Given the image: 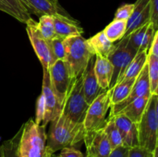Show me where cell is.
I'll use <instances>...</instances> for the list:
<instances>
[{
	"label": "cell",
	"mask_w": 158,
	"mask_h": 157,
	"mask_svg": "<svg viewBox=\"0 0 158 157\" xmlns=\"http://www.w3.org/2000/svg\"><path fill=\"white\" fill-rule=\"evenodd\" d=\"M84 133L83 124H75L60 113L50 121V127L46 133V152L52 155L63 148L73 147L83 141Z\"/></svg>",
	"instance_id": "6da1fadb"
},
{
	"label": "cell",
	"mask_w": 158,
	"mask_h": 157,
	"mask_svg": "<svg viewBox=\"0 0 158 157\" xmlns=\"http://www.w3.org/2000/svg\"><path fill=\"white\" fill-rule=\"evenodd\" d=\"M64 58L72 79L81 75L89 64L91 58L95 55L87 39L82 35H73L63 40Z\"/></svg>",
	"instance_id": "7a4b0ae2"
},
{
	"label": "cell",
	"mask_w": 158,
	"mask_h": 157,
	"mask_svg": "<svg viewBox=\"0 0 158 157\" xmlns=\"http://www.w3.org/2000/svg\"><path fill=\"white\" fill-rule=\"evenodd\" d=\"M46 152V126L37 125L30 118L22 126L19 157H50Z\"/></svg>",
	"instance_id": "3957f363"
},
{
	"label": "cell",
	"mask_w": 158,
	"mask_h": 157,
	"mask_svg": "<svg viewBox=\"0 0 158 157\" xmlns=\"http://www.w3.org/2000/svg\"><path fill=\"white\" fill-rule=\"evenodd\" d=\"M137 126L139 146L153 152L158 146V95H151Z\"/></svg>",
	"instance_id": "277c9868"
},
{
	"label": "cell",
	"mask_w": 158,
	"mask_h": 157,
	"mask_svg": "<svg viewBox=\"0 0 158 157\" xmlns=\"http://www.w3.org/2000/svg\"><path fill=\"white\" fill-rule=\"evenodd\" d=\"M89 105L83 91V73L73 79L60 113L75 124H83Z\"/></svg>",
	"instance_id": "5b68a950"
},
{
	"label": "cell",
	"mask_w": 158,
	"mask_h": 157,
	"mask_svg": "<svg viewBox=\"0 0 158 157\" xmlns=\"http://www.w3.org/2000/svg\"><path fill=\"white\" fill-rule=\"evenodd\" d=\"M110 106V92L106 89L89 105L83 122L85 131L102 129L106 121V115Z\"/></svg>",
	"instance_id": "8992f818"
},
{
	"label": "cell",
	"mask_w": 158,
	"mask_h": 157,
	"mask_svg": "<svg viewBox=\"0 0 158 157\" xmlns=\"http://www.w3.org/2000/svg\"><path fill=\"white\" fill-rule=\"evenodd\" d=\"M26 32L30 42L32 44L35 53L40 59L43 69H49L52 65L55 63L56 58L51 50L49 40L46 39L37 28V22L29 18L26 23Z\"/></svg>",
	"instance_id": "52a82bcc"
},
{
	"label": "cell",
	"mask_w": 158,
	"mask_h": 157,
	"mask_svg": "<svg viewBox=\"0 0 158 157\" xmlns=\"http://www.w3.org/2000/svg\"><path fill=\"white\" fill-rule=\"evenodd\" d=\"M49 78L52 89L59 103L63 106L73 79L69 75L66 63L63 59H58L49 67Z\"/></svg>",
	"instance_id": "ba28073f"
},
{
	"label": "cell",
	"mask_w": 158,
	"mask_h": 157,
	"mask_svg": "<svg viewBox=\"0 0 158 157\" xmlns=\"http://www.w3.org/2000/svg\"><path fill=\"white\" fill-rule=\"evenodd\" d=\"M119 41L120 42L114 44V49L107 57L113 66V75L109 89H112L117 84V80L136 55L127 49L124 38H121Z\"/></svg>",
	"instance_id": "9c48e42d"
},
{
	"label": "cell",
	"mask_w": 158,
	"mask_h": 157,
	"mask_svg": "<svg viewBox=\"0 0 158 157\" xmlns=\"http://www.w3.org/2000/svg\"><path fill=\"white\" fill-rule=\"evenodd\" d=\"M83 141L86 148V157H107L112 152L103 128L97 130L85 131Z\"/></svg>",
	"instance_id": "30bf717a"
},
{
	"label": "cell",
	"mask_w": 158,
	"mask_h": 157,
	"mask_svg": "<svg viewBox=\"0 0 158 157\" xmlns=\"http://www.w3.org/2000/svg\"><path fill=\"white\" fill-rule=\"evenodd\" d=\"M43 85L42 92L45 102V116L42 126L46 125L58 116L62 110V105L59 103L52 89L49 78V69L43 68Z\"/></svg>",
	"instance_id": "8fae6325"
},
{
	"label": "cell",
	"mask_w": 158,
	"mask_h": 157,
	"mask_svg": "<svg viewBox=\"0 0 158 157\" xmlns=\"http://www.w3.org/2000/svg\"><path fill=\"white\" fill-rule=\"evenodd\" d=\"M146 95H151L149 78H148V64L145 65L144 67L143 68L142 71L138 75V76L137 77L134 86H133L128 96L123 101L120 102L118 104L110 106V112L109 117L113 116V115L120 112L125 106H127L129 103L135 100L136 99L146 96Z\"/></svg>",
	"instance_id": "7c38bea8"
},
{
	"label": "cell",
	"mask_w": 158,
	"mask_h": 157,
	"mask_svg": "<svg viewBox=\"0 0 158 157\" xmlns=\"http://www.w3.org/2000/svg\"><path fill=\"white\" fill-rule=\"evenodd\" d=\"M109 118L113 119L118 129L123 146L128 149L139 146L138 132L136 123H133L131 119L121 113H117Z\"/></svg>",
	"instance_id": "4fadbf2b"
},
{
	"label": "cell",
	"mask_w": 158,
	"mask_h": 157,
	"mask_svg": "<svg viewBox=\"0 0 158 157\" xmlns=\"http://www.w3.org/2000/svg\"><path fill=\"white\" fill-rule=\"evenodd\" d=\"M29 13L39 18L43 15H65L70 16L60 5H56L49 0H20Z\"/></svg>",
	"instance_id": "5bb4252c"
},
{
	"label": "cell",
	"mask_w": 158,
	"mask_h": 157,
	"mask_svg": "<svg viewBox=\"0 0 158 157\" xmlns=\"http://www.w3.org/2000/svg\"><path fill=\"white\" fill-rule=\"evenodd\" d=\"M94 59L95 55L91 58L87 67L83 72V91L85 99L88 105L90 104L101 92L105 90L99 86L94 74Z\"/></svg>",
	"instance_id": "9a60e30c"
},
{
	"label": "cell",
	"mask_w": 158,
	"mask_h": 157,
	"mask_svg": "<svg viewBox=\"0 0 158 157\" xmlns=\"http://www.w3.org/2000/svg\"><path fill=\"white\" fill-rule=\"evenodd\" d=\"M53 17L54 30L56 36L63 38H68L73 35H82L83 29L80 26L79 22L71 16L58 15Z\"/></svg>",
	"instance_id": "2e32d148"
},
{
	"label": "cell",
	"mask_w": 158,
	"mask_h": 157,
	"mask_svg": "<svg viewBox=\"0 0 158 157\" xmlns=\"http://www.w3.org/2000/svg\"><path fill=\"white\" fill-rule=\"evenodd\" d=\"M94 74L99 86L103 89H109L113 75V66L106 57L95 55L94 59Z\"/></svg>",
	"instance_id": "e0dca14e"
},
{
	"label": "cell",
	"mask_w": 158,
	"mask_h": 157,
	"mask_svg": "<svg viewBox=\"0 0 158 157\" xmlns=\"http://www.w3.org/2000/svg\"><path fill=\"white\" fill-rule=\"evenodd\" d=\"M0 11L25 24L31 18V15L20 0H0Z\"/></svg>",
	"instance_id": "ac0fdd59"
},
{
	"label": "cell",
	"mask_w": 158,
	"mask_h": 157,
	"mask_svg": "<svg viewBox=\"0 0 158 157\" xmlns=\"http://www.w3.org/2000/svg\"><path fill=\"white\" fill-rule=\"evenodd\" d=\"M147 59H148V52L138 51V52L134 55L131 62L124 69L122 75L117 80V83H118L121 80L127 79V78H137L145 65L147 64Z\"/></svg>",
	"instance_id": "d6986e66"
},
{
	"label": "cell",
	"mask_w": 158,
	"mask_h": 157,
	"mask_svg": "<svg viewBox=\"0 0 158 157\" xmlns=\"http://www.w3.org/2000/svg\"><path fill=\"white\" fill-rule=\"evenodd\" d=\"M150 96L151 95H146V96L136 99L135 100L129 103L127 106H125L118 113L123 114L129 119H131L133 123L137 124L144 112Z\"/></svg>",
	"instance_id": "ffe728a7"
},
{
	"label": "cell",
	"mask_w": 158,
	"mask_h": 157,
	"mask_svg": "<svg viewBox=\"0 0 158 157\" xmlns=\"http://www.w3.org/2000/svg\"><path fill=\"white\" fill-rule=\"evenodd\" d=\"M136 78H137L121 80L118 83H117L112 89H108L110 92L111 106L118 104L128 96L133 86H134Z\"/></svg>",
	"instance_id": "44dd1931"
},
{
	"label": "cell",
	"mask_w": 158,
	"mask_h": 157,
	"mask_svg": "<svg viewBox=\"0 0 158 157\" xmlns=\"http://www.w3.org/2000/svg\"><path fill=\"white\" fill-rule=\"evenodd\" d=\"M87 42L95 55H103L106 58L114 49V43L106 38L103 31L87 39Z\"/></svg>",
	"instance_id": "7402d4cb"
},
{
	"label": "cell",
	"mask_w": 158,
	"mask_h": 157,
	"mask_svg": "<svg viewBox=\"0 0 158 157\" xmlns=\"http://www.w3.org/2000/svg\"><path fill=\"white\" fill-rule=\"evenodd\" d=\"M127 21L126 20L114 19L103 29V32L106 38L114 43L123 38L127 30Z\"/></svg>",
	"instance_id": "603a6c76"
},
{
	"label": "cell",
	"mask_w": 158,
	"mask_h": 157,
	"mask_svg": "<svg viewBox=\"0 0 158 157\" xmlns=\"http://www.w3.org/2000/svg\"><path fill=\"white\" fill-rule=\"evenodd\" d=\"M151 95H158V57L148 55L147 59Z\"/></svg>",
	"instance_id": "cb8c5ba5"
},
{
	"label": "cell",
	"mask_w": 158,
	"mask_h": 157,
	"mask_svg": "<svg viewBox=\"0 0 158 157\" xmlns=\"http://www.w3.org/2000/svg\"><path fill=\"white\" fill-rule=\"evenodd\" d=\"M103 129L109 140L112 150L115 149L116 148L120 147V146H123L120 132H119L118 129L116 126L112 118L106 119Z\"/></svg>",
	"instance_id": "d4e9b609"
},
{
	"label": "cell",
	"mask_w": 158,
	"mask_h": 157,
	"mask_svg": "<svg viewBox=\"0 0 158 157\" xmlns=\"http://www.w3.org/2000/svg\"><path fill=\"white\" fill-rule=\"evenodd\" d=\"M22 134V126L10 139L6 140L0 146L2 157H19V144Z\"/></svg>",
	"instance_id": "484cf974"
},
{
	"label": "cell",
	"mask_w": 158,
	"mask_h": 157,
	"mask_svg": "<svg viewBox=\"0 0 158 157\" xmlns=\"http://www.w3.org/2000/svg\"><path fill=\"white\" fill-rule=\"evenodd\" d=\"M37 28L41 35L46 39L51 40L56 36L54 30L53 17L52 15H43L40 17L37 22Z\"/></svg>",
	"instance_id": "4316f807"
},
{
	"label": "cell",
	"mask_w": 158,
	"mask_h": 157,
	"mask_svg": "<svg viewBox=\"0 0 158 157\" xmlns=\"http://www.w3.org/2000/svg\"><path fill=\"white\" fill-rule=\"evenodd\" d=\"M63 40L64 38L61 37L56 36L51 40H49V44H50L51 50L53 53L54 56L58 59H63L64 58V45H63Z\"/></svg>",
	"instance_id": "83f0119b"
},
{
	"label": "cell",
	"mask_w": 158,
	"mask_h": 157,
	"mask_svg": "<svg viewBox=\"0 0 158 157\" xmlns=\"http://www.w3.org/2000/svg\"><path fill=\"white\" fill-rule=\"evenodd\" d=\"M156 31L157 30L154 29L153 23L150 22L148 26V28H147L146 32L144 33V35H143V41H142L141 46H140V50L139 51H146V52H148V50H149L150 47H151V42H152V40L154 38V35Z\"/></svg>",
	"instance_id": "f1b7e54d"
},
{
	"label": "cell",
	"mask_w": 158,
	"mask_h": 157,
	"mask_svg": "<svg viewBox=\"0 0 158 157\" xmlns=\"http://www.w3.org/2000/svg\"><path fill=\"white\" fill-rule=\"evenodd\" d=\"M45 116V102L43 94L39 95L35 104V123L37 125H42Z\"/></svg>",
	"instance_id": "f546056e"
},
{
	"label": "cell",
	"mask_w": 158,
	"mask_h": 157,
	"mask_svg": "<svg viewBox=\"0 0 158 157\" xmlns=\"http://www.w3.org/2000/svg\"><path fill=\"white\" fill-rule=\"evenodd\" d=\"M134 8V4H124L120 6L114 15V19L126 20L127 21L132 14Z\"/></svg>",
	"instance_id": "4dcf8cb0"
},
{
	"label": "cell",
	"mask_w": 158,
	"mask_h": 157,
	"mask_svg": "<svg viewBox=\"0 0 158 157\" xmlns=\"http://www.w3.org/2000/svg\"><path fill=\"white\" fill-rule=\"evenodd\" d=\"M128 157H154V155L153 152L140 146H136L129 149Z\"/></svg>",
	"instance_id": "1f68e13d"
},
{
	"label": "cell",
	"mask_w": 158,
	"mask_h": 157,
	"mask_svg": "<svg viewBox=\"0 0 158 157\" xmlns=\"http://www.w3.org/2000/svg\"><path fill=\"white\" fill-rule=\"evenodd\" d=\"M150 22L153 23L154 29L158 30V0H150Z\"/></svg>",
	"instance_id": "d6a6232c"
},
{
	"label": "cell",
	"mask_w": 158,
	"mask_h": 157,
	"mask_svg": "<svg viewBox=\"0 0 158 157\" xmlns=\"http://www.w3.org/2000/svg\"><path fill=\"white\" fill-rule=\"evenodd\" d=\"M52 157H85L83 152L74 147H66L61 149V152L59 155H54Z\"/></svg>",
	"instance_id": "836d02e7"
},
{
	"label": "cell",
	"mask_w": 158,
	"mask_h": 157,
	"mask_svg": "<svg viewBox=\"0 0 158 157\" xmlns=\"http://www.w3.org/2000/svg\"><path fill=\"white\" fill-rule=\"evenodd\" d=\"M129 149L125 146H120L112 150L111 153L107 157H128Z\"/></svg>",
	"instance_id": "e575fe53"
},
{
	"label": "cell",
	"mask_w": 158,
	"mask_h": 157,
	"mask_svg": "<svg viewBox=\"0 0 158 157\" xmlns=\"http://www.w3.org/2000/svg\"><path fill=\"white\" fill-rule=\"evenodd\" d=\"M148 55H152L154 56L158 57V30H157L154 33V38L151 42V47L148 52Z\"/></svg>",
	"instance_id": "d590c367"
},
{
	"label": "cell",
	"mask_w": 158,
	"mask_h": 157,
	"mask_svg": "<svg viewBox=\"0 0 158 157\" xmlns=\"http://www.w3.org/2000/svg\"><path fill=\"white\" fill-rule=\"evenodd\" d=\"M153 155L154 157H158V146L153 151Z\"/></svg>",
	"instance_id": "8d00e7d4"
},
{
	"label": "cell",
	"mask_w": 158,
	"mask_h": 157,
	"mask_svg": "<svg viewBox=\"0 0 158 157\" xmlns=\"http://www.w3.org/2000/svg\"><path fill=\"white\" fill-rule=\"evenodd\" d=\"M49 1L52 2H53V3H55V4H56V5H60L58 0H49Z\"/></svg>",
	"instance_id": "74e56055"
},
{
	"label": "cell",
	"mask_w": 158,
	"mask_h": 157,
	"mask_svg": "<svg viewBox=\"0 0 158 157\" xmlns=\"http://www.w3.org/2000/svg\"><path fill=\"white\" fill-rule=\"evenodd\" d=\"M0 157H2V154H1V151H0Z\"/></svg>",
	"instance_id": "f35d334b"
},
{
	"label": "cell",
	"mask_w": 158,
	"mask_h": 157,
	"mask_svg": "<svg viewBox=\"0 0 158 157\" xmlns=\"http://www.w3.org/2000/svg\"><path fill=\"white\" fill-rule=\"evenodd\" d=\"M50 157H52V156H50Z\"/></svg>",
	"instance_id": "ab89813d"
}]
</instances>
